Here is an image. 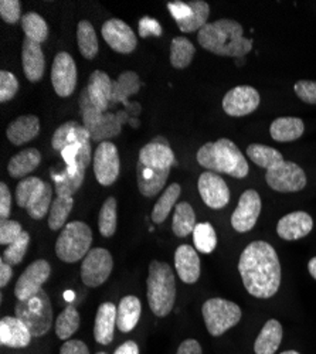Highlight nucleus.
<instances>
[{"label":"nucleus","instance_id":"16","mask_svg":"<svg viewBox=\"0 0 316 354\" xmlns=\"http://www.w3.org/2000/svg\"><path fill=\"white\" fill-rule=\"evenodd\" d=\"M198 193L202 200L210 209L220 210L230 201V189L221 176L214 171H205L200 174L197 182Z\"/></svg>","mask_w":316,"mask_h":354},{"label":"nucleus","instance_id":"54","mask_svg":"<svg viewBox=\"0 0 316 354\" xmlns=\"http://www.w3.org/2000/svg\"><path fill=\"white\" fill-rule=\"evenodd\" d=\"M60 354H90V348L81 340H66Z\"/></svg>","mask_w":316,"mask_h":354},{"label":"nucleus","instance_id":"42","mask_svg":"<svg viewBox=\"0 0 316 354\" xmlns=\"http://www.w3.org/2000/svg\"><path fill=\"white\" fill-rule=\"evenodd\" d=\"M74 205L73 197L57 196L51 204V209L48 213V227L53 231H59L64 227L66 220L68 218Z\"/></svg>","mask_w":316,"mask_h":354},{"label":"nucleus","instance_id":"62","mask_svg":"<svg viewBox=\"0 0 316 354\" xmlns=\"http://www.w3.org/2000/svg\"><path fill=\"white\" fill-rule=\"evenodd\" d=\"M97 354H108V353H105V351H100V353H97Z\"/></svg>","mask_w":316,"mask_h":354},{"label":"nucleus","instance_id":"38","mask_svg":"<svg viewBox=\"0 0 316 354\" xmlns=\"http://www.w3.org/2000/svg\"><path fill=\"white\" fill-rule=\"evenodd\" d=\"M247 156L260 167L271 169L277 166L278 163L284 162V156L279 151L274 149V147L260 145V143H252L247 147Z\"/></svg>","mask_w":316,"mask_h":354},{"label":"nucleus","instance_id":"2","mask_svg":"<svg viewBox=\"0 0 316 354\" xmlns=\"http://www.w3.org/2000/svg\"><path fill=\"white\" fill-rule=\"evenodd\" d=\"M176 165L175 153L171 152L169 142L156 136L139 152L136 174L138 189L142 196L155 197L160 193L167 182L170 167Z\"/></svg>","mask_w":316,"mask_h":354},{"label":"nucleus","instance_id":"53","mask_svg":"<svg viewBox=\"0 0 316 354\" xmlns=\"http://www.w3.org/2000/svg\"><path fill=\"white\" fill-rule=\"evenodd\" d=\"M167 10L174 16L176 23L186 20L192 15V8L185 2H167Z\"/></svg>","mask_w":316,"mask_h":354},{"label":"nucleus","instance_id":"32","mask_svg":"<svg viewBox=\"0 0 316 354\" xmlns=\"http://www.w3.org/2000/svg\"><path fill=\"white\" fill-rule=\"evenodd\" d=\"M77 44L81 55L87 60H94L98 54L100 44L95 28L91 21L81 20L77 27Z\"/></svg>","mask_w":316,"mask_h":354},{"label":"nucleus","instance_id":"59","mask_svg":"<svg viewBox=\"0 0 316 354\" xmlns=\"http://www.w3.org/2000/svg\"><path fill=\"white\" fill-rule=\"evenodd\" d=\"M125 108H127V111L133 112V115H138V113L140 112V105H139L138 102H133V104L127 102V104H125Z\"/></svg>","mask_w":316,"mask_h":354},{"label":"nucleus","instance_id":"60","mask_svg":"<svg viewBox=\"0 0 316 354\" xmlns=\"http://www.w3.org/2000/svg\"><path fill=\"white\" fill-rule=\"evenodd\" d=\"M129 124H131L132 127H135V128H138V127H139V121H138V120H133V118H131V120H129Z\"/></svg>","mask_w":316,"mask_h":354},{"label":"nucleus","instance_id":"58","mask_svg":"<svg viewBox=\"0 0 316 354\" xmlns=\"http://www.w3.org/2000/svg\"><path fill=\"white\" fill-rule=\"evenodd\" d=\"M308 271L310 274V277L316 281V257H313L309 263H308Z\"/></svg>","mask_w":316,"mask_h":354},{"label":"nucleus","instance_id":"21","mask_svg":"<svg viewBox=\"0 0 316 354\" xmlns=\"http://www.w3.org/2000/svg\"><path fill=\"white\" fill-rule=\"evenodd\" d=\"M32 333L26 324L16 316H6L0 320V344L13 348H21L30 344Z\"/></svg>","mask_w":316,"mask_h":354},{"label":"nucleus","instance_id":"49","mask_svg":"<svg viewBox=\"0 0 316 354\" xmlns=\"http://www.w3.org/2000/svg\"><path fill=\"white\" fill-rule=\"evenodd\" d=\"M0 17L9 24H16L21 20V3L19 0H2L0 2Z\"/></svg>","mask_w":316,"mask_h":354},{"label":"nucleus","instance_id":"46","mask_svg":"<svg viewBox=\"0 0 316 354\" xmlns=\"http://www.w3.org/2000/svg\"><path fill=\"white\" fill-rule=\"evenodd\" d=\"M28 244H30V235H28V232L23 231V234L15 243L8 245L6 251L3 252V259L9 265H19L27 252Z\"/></svg>","mask_w":316,"mask_h":354},{"label":"nucleus","instance_id":"39","mask_svg":"<svg viewBox=\"0 0 316 354\" xmlns=\"http://www.w3.org/2000/svg\"><path fill=\"white\" fill-rule=\"evenodd\" d=\"M21 28L27 39H30L37 43H44L48 37V26L43 16L36 12L26 13L20 20Z\"/></svg>","mask_w":316,"mask_h":354},{"label":"nucleus","instance_id":"40","mask_svg":"<svg viewBox=\"0 0 316 354\" xmlns=\"http://www.w3.org/2000/svg\"><path fill=\"white\" fill-rule=\"evenodd\" d=\"M80 328V313L74 305H68L55 319L54 329L57 337L62 340H68Z\"/></svg>","mask_w":316,"mask_h":354},{"label":"nucleus","instance_id":"57","mask_svg":"<svg viewBox=\"0 0 316 354\" xmlns=\"http://www.w3.org/2000/svg\"><path fill=\"white\" fill-rule=\"evenodd\" d=\"M113 354H139V347L135 342L128 340L124 344H121Z\"/></svg>","mask_w":316,"mask_h":354},{"label":"nucleus","instance_id":"36","mask_svg":"<svg viewBox=\"0 0 316 354\" xmlns=\"http://www.w3.org/2000/svg\"><path fill=\"white\" fill-rule=\"evenodd\" d=\"M196 54V47L186 37H175L170 44V64L178 70L190 66Z\"/></svg>","mask_w":316,"mask_h":354},{"label":"nucleus","instance_id":"3","mask_svg":"<svg viewBox=\"0 0 316 354\" xmlns=\"http://www.w3.org/2000/svg\"><path fill=\"white\" fill-rule=\"evenodd\" d=\"M197 41L205 50L221 57L243 58L252 50V40L244 37L243 26L228 19L207 23L200 28Z\"/></svg>","mask_w":316,"mask_h":354},{"label":"nucleus","instance_id":"30","mask_svg":"<svg viewBox=\"0 0 316 354\" xmlns=\"http://www.w3.org/2000/svg\"><path fill=\"white\" fill-rule=\"evenodd\" d=\"M140 310V301L133 295H128V297L122 298L117 308V328L122 333L132 332L139 322Z\"/></svg>","mask_w":316,"mask_h":354},{"label":"nucleus","instance_id":"15","mask_svg":"<svg viewBox=\"0 0 316 354\" xmlns=\"http://www.w3.org/2000/svg\"><path fill=\"white\" fill-rule=\"evenodd\" d=\"M101 35L106 44L117 53L131 54L138 46L132 28L120 19H109L101 27Z\"/></svg>","mask_w":316,"mask_h":354},{"label":"nucleus","instance_id":"13","mask_svg":"<svg viewBox=\"0 0 316 354\" xmlns=\"http://www.w3.org/2000/svg\"><path fill=\"white\" fill-rule=\"evenodd\" d=\"M50 274L51 267L48 261L46 259H37L28 265L17 279L15 286V295L17 301H26L35 297V295L41 289L44 282L48 279Z\"/></svg>","mask_w":316,"mask_h":354},{"label":"nucleus","instance_id":"4","mask_svg":"<svg viewBox=\"0 0 316 354\" xmlns=\"http://www.w3.org/2000/svg\"><path fill=\"white\" fill-rule=\"evenodd\" d=\"M198 165L214 173H224L236 179L247 177L250 167L239 146L227 138L207 142L197 152Z\"/></svg>","mask_w":316,"mask_h":354},{"label":"nucleus","instance_id":"26","mask_svg":"<svg viewBox=\"0 0 316 354\" xmlns=\"http://www.w3.org/2000/svg\"><path fill=\"white\" fill-rule=\"evenodd\" d=\"M40 133V120L36 115H23L9 124L6 129L8 139L16 145H24Z\"/></svg>","mask_w":316,"mask_h":354},{"label":"nucleus","instance_id":"25","mask_svg":"<svg viewBox=\"0 0 316 354\" xmlns=\"http://www.w3.org/2000/svg\"><path fill=\"white\" fill-rule=\"evenodd\" d=\"M117 326V306L112 302H104L100 305L94 323L95 342L108 346L113 340V329Z\"/></svg>","mask_w":316,"mask_h":354},{"label":"nucleus","instance_id":"41","mask_svg":"<svg viewBox=\"0 0 316 354\" xmlns=\"http://www.w3.org/2000/svg\"><path fill=\"white\" fill-rule=\"evenodd\" d=\"M118 214H117V200L113 197H108L98 214V230L100 234L105 239H111L117 231Z\"/></svg>","mask_w":316,"mask_h":354},{"label":"nucleus","instance_id":"20","mask_svg":"<svg viewBox=\"0 0 316 354\" xmlns=\"http://www.w3.org/2000/svg\"><path fill=\"white\" fill-rule=\"evenodd\" d=\"M85 167L81 163L66 165V169L62 171L51 170V179L54 182V192L57 196L73 197L74 193L80 190L85 179Z\"/></svg>","mask_w":316,"mask_h":354},{"label":"nucleus","instance_id":"12","mask_svg":"<svg viewBox=\"0 0 316 354\" xmlns=\"http://www.w3.org/2000/svg\"><path fill=\"white\" fill-rule=\"evenodd\" d=\"M94 174L101 186H111L118 180L121 162L118 149L112 142H102L94 153Z\"/></svg>","mask_w":316,"mask_h":354},{"label":"nucleus","instance_id":"29","mask_svg":"<svg viewBox=\"0 0 316 354\" xmlns=\"http://www.w3.org/2000/svg\"><path fill=\"white\" fill-rule=\"evenodd\" d=\"M282 342V326L275 319H270L255 339V354H274Z\"/></svg>","mask_w":316,"mask_h":354},{"label":"nucleus","instance_id":"10","mask_svg":"<svg viewBox=\"0 0 316 354\" xmlns=\"http://www.w3.org/2000/svg\"><path fill=\"white\" fill-rule=\"evenodd\" d=\"M112 255L105 248H93L81 265V279L85 286L98 288L102 285L112 272Z\"/></svg>","mask_w":316,"mask_h":354},{"label":"nucleus","instance_id":"45","mask_svg":"<svg viewBox=\"0 0 316 354\" xmlns=\"http://www.w3.org/2000/svg\"><path fill=\"white\" fill-rule=\"evenodd\" d=\"M51 197H53V187L46 183L40 194L28 204V207L26 209L27 214L30 216L33 220H41L47 213H50L51 209Z\"/></svg>","mask_w":316,"mask_h":354},{"label":"nucleus","instance_id":"24","mask_svg":"<svg viewBox=\"0 0 316 354\" xmlns=\"http://www.w3.org/2000/svg\"><path fill=\"white\" fill-rule=\"evenodd\" d=\"M175 267L179 274V278L185 283H196L200 271H202V265H200V258L196 250L190 245H180L175 252Z\"/></svg>","mask_w":316,"mask_h":354},{"label":"nucleus","instance_id":"50","mask_svg":"<svg viewBox=\"0 0 316 354\" xmlns=\"http://www.w3.org/2000/svg\"><path fill=\"white\" fill-rule=\"evenodd\" d=\"M294 91L302 102L316 105V81H309V80L297 81L294 85Z\"/></svg>","mask_w":316,"mask_h":354},{"label":"nucleus","instance_id":"22","mask_svg":"<svg viewBox=\"0 0 316 354\" xmlns=\"http://www.w3.org/2000/svg\"><path fill=\"white\" fill-rule=\"evenodd\" d=\"M91 143V135L89 129L77 121H68L59 127L53 135L51 145L55 151L62 152L71 145H87Z\"/></svg>","mask_w":316,"mask_h":354},{"label":"nucleus","instance_id":"14","mask_svg":"<svg viewBox=\"0 0 316 354\" xmlns=\"http://www.w3.org/2000/svg\"><path fill=\"white\" fill-rule=\"evenodd\" d=\"M261 97L254 86L239 85L230 90L223 98V109L227 115L241 118L252 113L260 106Z\"/></svg>","mask_w":316,"mask_h":354},{"label":"nucleus","instance_id":"37","mask_svg":"<svg viewBox=\"0 0 316 354\" xmlns=\"http://www.w3.org/2000/svg\"><path fill=\"white\" fill-rule=\"evenodd\" d=\"M180 192H182V187L178 183H171L170 186H167V189L156 201L152 212V221L155 224H162L167 218L169 213L175 207L176 201L179 200Z\"/></svg>","mask_w":316,"mask_h":354},{"label":"nucleus","instance_id":"7","mask_svg":"<svg viewBox=\"0 0 316 354\" xmlns=\"http://www.w3.org/2000/svg\"><path fill=\"white\" fill-rule=\"evenodd\" d=\"M91 228L82 221H71L66 224L55 241V254L63 262L73 263L87 257L91 251Z\"/></svg>","mask_w":316,"mask_h":354},{"label":"nucleus","instance_id":"51","mask_svg":"<svg viewBox=\"0 0 316 354\" xmlns=\"http://www.w3.org/2000/svg\"><path fill=\"white\" fill-rule=\"evenodd\" d=\"M139 36L147 39L149 36L159 37L162 36V26L156 19H152L149 16L142 17L139 20Z\"/></svg>","mask_w":316,"mask_h":354},{"label":"nucleus","instance_id":"11","mask_svg":"<svg viewBox=\"0 0 316 354\" xmlns=\"http://www.w3.org/2000/svg\"><path fill=\"white\" fill-rule=\"evenodd\" d=\"M77 66L74 58L66 53L60 51L54 57L51 67V84L55 94L62 98H68L73 95L77 86Z\"/></svg>","mask_w":316,"mask_h":354},{"label":"nucleus","instance_id":"44","mask_svg":"<svg viewBox=\"0 0 316 354\" xmlns=\"http://www.w3.org/2000/svg\"><path fill=\"white\" fill-rule=\"evenodd\" d=\"M193 241L197 251L202 254H212L217 247L216 230L210 223H200L193 231Z\"/></svg>","mask_w":316,"mask_h":354},{"label":"nucleus","instance_id":"43","mask_svg":"<svg viewBox=\"0 0 316 354\" xmlns=\"http://www.w3.org/2000/svg\"><path fill=\"white\" fill-rule=\"evenodd\" d=\"M46 182H43L39 177H26V179L20 180V183L16 187V203L19 207L27 209L30 204L43 190Z\"/></svg>","mask_w":316,"mask_h":354},{"label":"nucleus","instance_id":"8","mask_svg":"<svg viewBox=\"0 0 316 354\" xmlns=\"http://www.w3.org/2000/svg\"><path fill=\"white\" fill-rule=\"evenodd\" d=\"M202 313L209 333L214 337L224 335L241 320V309L237 304L223 298H213L205 302Z\"/></svg>","mask_w":316,"mask_h":354},{"label":"nucleus","instance_id":"61","mask_svg":"<svg viewBox=\"0 0 316 354\" xmlns=\"http://www.w3.org/2000/svg\"><path fill=\"white\" fill-rule=\"evenodd\" d=\"M281 354H299V353L295 351V350H288V351H284V353H281Z\"/></svg>","mask_w":316,"mask_h":354},{"label":"nucleus","instance_id":"9","mask_svg":"<svg viewBox=\"0 0 316 354\" xmlns=\"http://www.w3.org/2000/svg\"><path fill=\"white\" fill-rule=\"evenodd\" d=\"M267 185L279 193H297L305 189L308 180L305 171L294 162H282L266 173Z\"/></svg>","mask_w":316,"mask_h":354},{"label":"nucleus","instance_id":"28","mask_svg":"<svg viewBox=\"0 0 316 354\" xmlns=\"http://www.w3.org/2000/svg\"><path fill=\"white\" fill-rule=\"evenodd\" d=\"M41 163V153L36 147H28L15 155L8 165V171L13 179H26L27 174L35 171Z\"/></svg>","mask_w":316,"mask_h":354},{"label":"nucleus","instance_id":"56","mask_svg":"<svg viewBox=\"0 0 316 354\" xmlns=\"http://www.w3.org/2000/svg\"><path fill=\"white\" fill-rule=\"evenodd\" d=\"M13 275V270H12V265H9L3 258L0 259V286L5 288Z\"/></svg>","mask_w":316,"mask_h":354},{"label":"nucleus","instance_id":"19","mask_svg":"<svg viewBox=\"0 0 316 354\" xmlns=\"http://www.w3.org/2000/svg\"><path fill=\"white\" fill-rule=\"evenodd\" d=\"M313 220L305 212H294L284 216L277 225V234L285 241L301 240L312 231Z\"/></svg>","mask_w":316,"mask_h":354},{"label":"nucleus","instance_id":"31","mask_svg":"<svg viewBox=\"0 0 316 354\" xmlns=\"http://www.w3.org/2000/svg\"><path fill=\"white\" fill-rule=\"evenodd\" d=\"M121 131H122V124L120 121L118 115L111 113V112L102 113L95 121V124L89 129L91 135V140H95L100 143L118 136Z\"/></svg>","mask_w":316,"mask_h":354},{"label":"nucleus","instance_id":"52","mask_svg":"<svg viewBox=\"0 0 316 354\" xmlns=\"http://www.w3.org/2000/svg\"><path fill=\"white\" fill-rule=\"evenodd\" d=\"M12 213V194L6 183H0V218L8 220Z\"/></svg>","mask_w":316,"mask_h":354},{"label":"nucleus","instance_id":"48","mask_svg":"<svg viewBox=\"0 0 316 354\" xmlns=\"http://www.w3.org/2000/svg\"><path fill=\"white\" fill-rule=\"evenodd\" d=\"M23 234L21 224L13 220H2L0 223V244L10 245Z\"/></svg>","mask_w":316,"mask_h":354},{"label":"nucleus","instance_id":"34","mask_svg":"<svg viewBox=\"0 0 316 354\" xmlns=\"http://www.w3.org/2000/svg\"><path fill=\"white\" fill-rule=\"evenodd\" d=\"M196 214L192 205L187 201H180L174 214V221H171V228L176 237L185 239L189 234H192L196 228Z\"/></svg>","mask_w":316,"mask_h":354},{"label":"nucleus","instance_id":"27","mask_svg":"<svg viewBox=\"0 0 316 354\" xmlns=\"http://www.w3.org/2000/svg\"><path fill=\"white\" fill-rule=\"evenodd\" d=\"M305 124L301 118L281 116L271 124L270 133L277 142H294L304 135Z\"/></svg>","mask_w":316,"mask_h":354},{"label":"nucleus","instance_id":"18","mask_svg":"<svg viewBox=\"0 0 316 354\" xmlns=\"http://www.w3.org/2000/svg\"><path fill=\"white\" fill-rule=\"evenodd\" d=\"M21 64L26 78L30 82H37L46 71V57L41 44L30 39H24L21 46Z\"/></svg>","mask_w":316,"mask_h":354},{"label":"nucleus","instance_id":"35","mask_svg":"<svg viewBox=\"0 0 316 354\" xmlns=\"http://www.w3.org/2000/svg\"><path fill=\"white\" fill-rule=\"evenodd\" d=\"M192 8V15L183 20L179 21L178 26L183 33H193L198 32L200 28L207 24L209 16H210V6L205 0H193L189 3Z\"/></svg>","mask_w":316,"mask_h":354},{"label":"nucleus","instance_id":"5","mask_svg":"<svg viewBox=\"0 0 316 354\" xmlns=\"http://www.w3.org/2000/svg\"><path fill=\"white\" fill-rule=\"evenodd\" d=\"M148 302L152 313L158 317L167 316L176 301V282L171 268L166 262L152 261L149 265Z\"/></svg>","mask_w":316,"mask_h":354},{"label":"nucleus","instance_id":"33","mask_svg":"<svg viewBox=\"0 0 316 354\" xmlns=\"http://www.w3.org/2000/svg\"><path fill=\"white\" fill-rule=\"evenodd\" d=\"M140 80L139 75L133 71L122 73L118 80L113 84V97H112V108L122 102L124 105L128 102V98L138 94L140 90Z\"/></svg>","mask_w":316,"mask_h":354},{"label":"nucleus","instance_id":"23","mask_svg":"<svg viewBox=\"0 0 316 354\" xmlns=\"http://www.w3.org/2000/svg\"><path fill=\"white\" fill-rule=\"evenodd\" d=\"M113 84L109 75L101 70H95L89 80L87 90L93 100V102L104 112H108L112 108V97H113Z\"/></svg>","mask_w":316,"mask_h":354},{"label":"nucleus","instance_id":"17","mask_svg":"<svg viewBox=\"0 0 316 354\" xmlns=\"http://www.w3.org/2000/svg\"><path fill=\"white\" fill-rule=\"evenodd\" d=\"M261 214V197L255 190H245L232 216V225L239 232H248Z\"/></svg>","mask_w":316,"mask_h":354},{"label":"nucleus","instance_id":"47","mask_svg":"<svg viewBox=\"0 0 316 354\" xmlns=\"http://www.w3.org/2000/svg\"><path fill=\"white\" fill-rule=\"evenodd\" d=\"M19 91V81L9 71H0V102H8Z\"/></svg>","mask_w":316,"mask_h":354},{"label":"nucleus","instance_id":"6","mask_svg":"<svg viewBox=\"0 0 316 354\" xmlns=\"http://www.w3.org/2000/svg\"><path fill=\"white\" fill-rule=\"evenodd\" d=\"M15 313L16 317L28 328L33 337H41L51 329L53 306L47 292L43 288L35 297L26 301H17Z\"/></svg>","mask_w":316,"mask_h":354},{"label":"nucleus","instance_id":"1","mask_svg":"<svg viewBox=\"0 0 316 354\" xmlns=\"http://www.w3.org/2000/svg\"><path fill=\"white\" fill-rule=\"evenodd\" d=\"M239 271L247 292L258 299L272 298L281 285V263L274 247L254 241L245 247L239 261Z\"/></svg>","mask_w":316,"mask_h":354},{"label":"nucleus","instance_id":"55","mask_svg":"<svg viewBox=\"0 0 316 354\" xmlns=\"http://www.w3.org/2000/svg\"><path fill=\"white\" fill-rule=\"evenodd\" d=\"M176 354H203V351H202V346H200L197 340L187 339L179 346Z\"/></svg>","mask_w":316,"mask_h":354}]
</instances>
